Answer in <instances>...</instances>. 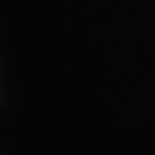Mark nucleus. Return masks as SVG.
Wrapping results in <instances>:
<instances>
[]
</instances>
